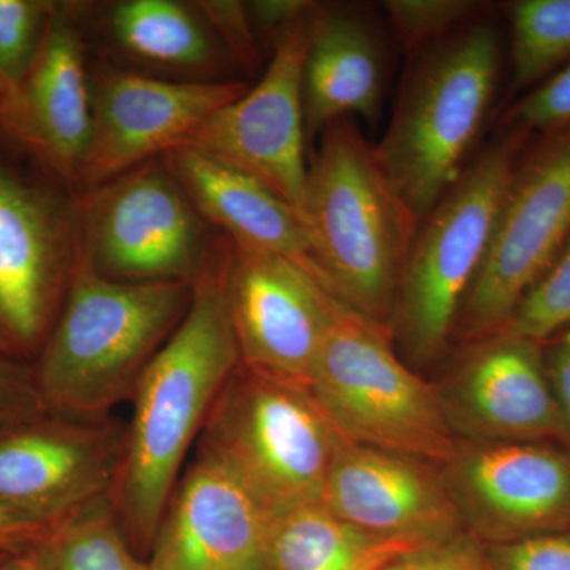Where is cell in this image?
I'll return each mask as SVG.
<instances>
[{"label": "cell", "instance_id": "4", "mask_svg": "<svg viewBox=\"0 0 570 570\" xmlns=\"http://www.w3.org/2000/svg\"><path fill=\"white\" fill-rule=\"evenodd\" d=\"M498 33L464 26L420 51L393 111L377 159L401 200L425 219L460 181L493 102Z\"/></svg>", "mask_w": 570, "mask_h": 570}, {"label": "cell", "instance_id": "36", "mask_svg": "<svg viewBox=\"0 0 570 570\" xmlns=\"http://www.w3.org/2000/svg\"><path fill=\"white\" fill-rule=\"evenodd\" d=\"M55 530L56 528L0 505V553L32 549L50 538Z\"/></svg>", "mask_w": 570, "mask_h": 570}, {"label": "cell", "instance_id": "23", "mask_svg": "<svg viewBox=\"0 0 570 570\" xmlns=\"http://www.w3.org/2000/svg\"><path fill=\"white\" fill-rule=\"evenodd\" d=\"M116 40L138 58L197 69L212 62L213 48L197 18L171 0H130L111 14Z\"/></svg>", "mask_w": 570, "mask_h": 570}, {"label": "cell", "instance_id": "37", "mask_svg": "<svg viewBox=\"0 0 570 570\" xmlns=\"http://www.w3.org/2000/svg\"><path fill=\"white\" fill-rule=\"evenodd\" d=\"M316 3L306 0H258L249 3L250 21L281 33L305 18Z\"/></svg>", "mask_w": 570, "mask_h": 570}, {"label": "cell", "instance_id": "28", "mask_svg": "<svg viewBox=\"0 0 570 570\" xmlns=\"http://www.w3.org/2000/svg\"><path fill=\"white\" fill-rule=\"evenodd\" d=\"M56 3L0 0V67L22 86L36 62Z\"/></svg>", "mask_w": 570, "mask_h": 570}, {"label": "cell", "instance_id": "40", "mask_svg": "<svg viewBox=\"0 0 570 570\" xmlns=\"http://www.w3.org/2000/svg\"><path fill=\"white\" fill-rule=\"evenodd\" d=\"M10 553H0V564H2L3 560L9 557Z\"/></svg>", "mask_w": 570, "mask_h": 570}, {"label": "cell", "instance_id": "26", "mask_svg": "<svg viewBox=\"0 0 570 570\" xmlns=\"http://www.w3.org/2000/svg\"><path fill=\"white\" fill-rule=\"evenodd\" d=\"M570 325V236L557 261L524 295L504 332L546 343Z\"/></svg>", "mask_w": 570, "mask_h": 570}, {"label": "cell", "instance_id": "15", "mask_svg": "<svg viewBox=\"0 0 570 570\" xmlns=\"http://www.w3.org/2000/svg\"><path fill=\"white\" fill-rule=\"evenodd\" d=\"M243 82H179L115 71L92 94V134L80 181L92 189L174 151L209 116L245 96Z\"/></svg>", "mask_w": 570, "mask_h": 570}, {"label": "cell", "instance_id": "1", "mask_svg": "<svg viewBox=\"0 0 570 570\" xmlns=\"http://www.w3.org/2000/svg\"><path fill=\"white\" fill-rule=\"evenodd\" d=\"M242 363L225 299L219 257L193 283L181 324L146 367L134 393L132 422L111 508L124 535L154 542L179 471L220 390Z\"/></svg>", "mask_w": 570, "mask_h": 570}, {"label": "cell", "instance_id": "35", "mask_svg": "<svg viewBox=\"0 0 570 570\" xmlns=\"http://www.w3.org/2000/svg\"><path fill=\"white\" fill-rule=\"evenodd\" d=\"M543 363L557 407L558 442L570 450V325L543 343Z\"/></svg>", "mask_w": 570, "mask_h": 570}, {"label": "cell", "instance_id": "11", "mask_svg": "<svg viewBox=\"0 0 570 570\" xmlns=\"http://www.w3.org/2000/svg\"><path fill=\"white\" fill-rule=\"evenodd\" d=\"M313 10L277 37L262 80L181 145L261 183L302 219L307 183L303 71Z\"/></svg>", "mask_w": 570, "mask_h": 570}, {"label": "cell", "instance_id": "27", "mask_svg": "<svg viewBox=\"0 0 570 570\" xmlns=\"http://www.w3.org/2000/svg\"><path fill=\"white\" fill-rule=\"evenodd\" d=\"M396 40L406 51H422L448 39L471 18L483 3L472 0H387L382 2Z\"/></svg>", "mask_w": 570, "mask_h": 570}, {"label": "cell", "instance_id": "33", "mask_svg": "<svg viewBox=\"0 0 570 570\" xmlns=\"http://www.w3.org/2000/svg\"><path fill=\"white\" fill-rule=\"evenodd\" d=\"M198 9L216 26L232 55L243 66L254 67L258 62L249 11L242 2H198Z\"/></svg>", "mask_w": 570, "mask_h": 570}, {"label": "cell", "instance_id": "20", "mask_svg": "<svg viewBox=\"0 0 570 570\" xmlns=\"http://www.w3.org/2000/svg\"><path fill=\"white\" fill-rule=\"evenodd\" d=\"M385 92V56L370 22L355 11L314 7L303 71L307 135L351 116L377 122Z\"/></svg>", "mask_w": 570, "mask_h": 570}, {"label": "cell", "instance_id": "13", "mask_svg": "<svg viewBox=\"0 0 570 570\" xmlns=\"http://www.w3.org/2000/svg\"><path fill=\"white\" fill-rule=\"evenodd\" d=\"M441 472L468 534L487 546L570 528V450L560 442L460 445Z\"/></svg>", "mask_w": 570, "mask_h": 570}, {"label": "cell", "instance_id": "38", "mask_svg": "<svg viewBox=\"0 0 570 570\" xmlns=\"http://www.w3.org/2000/svg\"><path fill=\"white\" fill-rule=\"evenodd\" d=\"M0 570H51L45 561L39 546L10 553L0 564Z\"/></svg>", "mask_w": 570, "mask_h": 570}, {"label": "cell", "instance_id": "18", "mask_svg": "<svg viewBox=\"0 0 570 570\" xmlns=\"http://www.w3.org/2000/svg\"><path fill=\"white\" fill-rule=\"evenodd\" d=\"M268 509L197 456L176 487L153 542L151 570H272Z\"/></svg>", "mask_w": 570, "mask_h": 570}, {"label": "cell", "instance_id": "12", "mask_svg": "<svg viewBox=\"0 0 570 570\" xmlns=\"http://www.w3.org/2000/svg\"><path fill=\"white\" fill-rule=\"evenodd\" d=\"M126 428L45 414L0 428V505L51 528L110 499Z\"/></svg>", "mask_w": 570, "mask_h": 570}, {"label": "cell", "instance_id": "8", "mask_svg": "<svg viewBox=\"0 0 570 570\" xmlns=\"http://www.w3.org/2000/svg\"><path fill=\"white\" fill-rule=\"evenodd\" d=\"M80 250L97 273L122 283L193 284L214 261L200 214L157 160L92 190L80 213Z\"/></svg>", "mask_w": 570, "mask_h": 570}, {"label": "cell", "instance_id": "30", "mask_svg": "<svg viewBox=\"0 0 570 570\" xmlns=\"http://www.w3.org/2000/svg\"><path fill=\"white\" fill-rule=\"evenodd\" d=\"M490 570H570V528L520 542L487 546Z\"/></svg>", "mask_w": 570, "mask_h": 570}, {"label": "cell", "instance_id": "2", "mask_svg": "<svg viewBox=\"0 0 570 570\" xmlns=\"http://www.w3.org/2000/svg\"><path fill=\"white\" fill-rule=\"evenodd\" d=\"M190 302L193 284L110 279L80 250L36 367L47 411L99 420L132 401L142 373L181 324Z\"/></svg>", "mask_w": 570, "mask_h": 570}, {"label": "cell", "instance_id": "34", "mask_svg": "<svg viewBox=\"0 0 570 570\" xmlns=\"http://www.w3.org/2000/svg\"><path fill=\"white\" fill-rule=\"evenodd\" d=\"M0 132L21 145L26 151L31 153L45 164L43 148L33 126L24 89L11 80L2 67H0Z\"/></svg>", "mask_w": 570, "mask_h": 570}, {"label": "cell", "instance_id": "14", "mask_svg": "<svg viewBox=\"0 0 570 570\" xmlns=\"http://www.w3.org/2000/svg\"><path fill=\"white\" fill-rule=\"evenodd\" d=\"M80 255V214L0 164V330L11 347L43 340Z\"/></svg>", "mask_w": 570, "mask_h": 570}, {"label": "cell", "instance_id": "25", "mask_svg": "<svg viewBox=\"0 0 570 570\" xmlns=\"http://www.w3.org/2000/svg\"><path fill=\"white\" fill-rule=\"evenodd\" d=\"M513 89L530 88L570 58V0L510 6Z\"/></svg>", "mask_w": 570, "mask_h": 570}, {"label": "cell", "instance_id": "10", "mask_svg": "<svg viewBox=\"0 0 570 570\" xmlns=\"http://www.w3.org/2000/svg\"><path fill=\"white\" fill-rule=\"evenodd\" d=\"M219 265L242 365L307 390L344 303L303 266L281 255L230 243Z\"/></svg>", "mask_w": 570, "mask_h": 570}, {"label": "cell", "instance_id": "16", "mask_svg": "<svg viewBox=\"0 0 570 570\" xmlns=\"http://www.w3.org/2000/svg\"><path fill=\"white\" fill-rule=\"evenodd\" d=\"M438 389L450 430L471 445L560 438L543 343L509 333L478 341Z\"/></svg>", "mask_w": 570, "mask_h": 570}, {"label": "cell", "instance_id": "21", "mask_svg": "<svg viewBox=\"0 0 570 570\" xmlns=\"http://www.w3.org/2000/svg\"><path fill=\"white\" fill-rule=\"evenodd\" d=\"M45 164L70 181H80L92 134V96L88 88L80 33L61 6L36 62L22 82Z\"/></svg>", "mask_w": 570, "mask_h": 570}, {"label": "cell", "instance_id": "32", "mask_svg": "<svg viewBox=\"0 0 570 570\" xmlns=\"http://www.w3.org/2000/svg\"><path fill=\"white\" fill-rule=\"evenodd\" d=\"M382 570H490L485 553L478 539L468 532L438 543L411 551L396 558Z\"/></svg>", "mask_w": 570, "mask_h": 570}, {"label": "cell", "instance_id": "5", "mask_svg": "<svg viewBox=\"0 0 570 570\" xmlns=\"http://www.w3.org/2000/svg\"><path fill=\"white\" fill-rule=\"evenodd\" d=\"M527 134L510 129L472 160L412 239L393 307V337L419 363L433 362L456 330L489 253L499 209Z\"/></svg>", "mask_w": 570, "mask_h": 570}, {"label": "cell", "instance_id": "31", "mask_svg": "<svg viewBox=\"0 0 570 570\" xmlns=\"http://www.w3.org/2000/svg\"><path fill=\"white\" fill-rule=\"evenodd\" d=\"M36 370L0 354V428L45 414Z\"/></svg>", "mask_w": 570, "mask_h": 570}, {"label": "cell", "instance_id": "9", "mask_svg": "<svg viewBox=\"0 0 570 570\" xmlns=\"http://www.w3.org/2000/svg\"><path fill=\"white\" fill-rule=\"evenodd\" d=\"M550 134L515 167L489 253L461 309L456 326L474 343L504 332L570 236V126Z\"/></svg>", "mask_w": 570, "mask_h": 570}, {"label": "cell", "instance_id": "39", "mask_svg": "<svg viewBox=\"0 0 570 570\" xmlns=\"http://www.w3.org/2000/svg\"><path fill=\"white\" fill-rule=\"evenodd\" d=\"M11 344L9 340H7L6 335H3L2 330H0V354H10Z\"/></svg>", "mask_w": 570, "mask_h": 570}, {"label": "cell", "instance_id": "3", "mask_svg": "<svg viewBox=\"0 0 570 570\" xmlns=\"http://www.w3.org/2000/svg\"><path fill=\"white\" fill-rule=\"evenodd\" d=\"M303 220L326 291L355 313L390 326L420 220L351 119L322 134L307 167Z\"/></svg>", "mask_w": 570, "mask_h": 570}, {"label": "cell", "instance_id": "17", "mask_svg": "<svg viewBox=\"0 0 570 570\" xmlns=\"http://www.w3.org/2000/svg\"><path fill=\"white\" fill-rule=\"evenodd\" d=\"M433 463L346 442L326 475L324 504L360 530L438 546L463 534V521Z\"/></svg>", "mask_w": 570, "mask_h": 570}, {"label": "cell", "instance_id": "29", "mask_svg": "<svg viewBox=\"0 0 570 570\" xmlns=\"http://www.w3.org/2000/svg\"><path fill=\"white\" fill-rule=\"evenodd\" d=\"M510 129L554 132L570 126V66L535 88L509 112Z\"/></svg>", "mask_w": 570, "mask_h": 570}, {"label": "cell", "instance_id": "19", "mask_svg": "<svg viewBox=\"0 0 570 570\" xmlns=\"http://www.w3.org/2000/svg\"><path fill=\"white\" fill-rule=\"evenodd\" d=\"M164 157L202 219L223 228L230 243L288 258L322 284L305 220L294 208L249 176L194 149L181 146Z\"/></svg>", "mask_w": 570, "mask_h": 570}, {"label": "cell", "instance_id": "6", "mask_svg": "<svg viewBox=\"0 0 570 570\" xmlns=\"http://www.w3.org/2000/svg\"><path fill=\"white\" fill-rule=\"evenodd\" d=\"M392 328L343 305L307 392L347 442L448 463L459 452L438 385L409 370Z\"/></svg>", "mask_w": 570, "mask_h": 570}, {"label": "cell", "instance_id": "24", "mask_svg": "<svg viewBox=\"0 0 570 570\" xmlns=\"http://www.w3.org/2000/svg\"><path fill=\"white\" fill-rule=\"evenodd\" d=\"M39 549L51 570H151L130 551L110 499L56 528Z\"/></svg>", "mask_w": 570, "mask_h": 570}, {"label": "cell", "instance_id": "7", "mask_svg": "<svg viewBox=\"0 0 570 570\" xmlns=\"http://www.w3.org/2000/svg\"><path fill=\"white\" fill-rule=\"evenodd\" d=\"M346 442L307 390L239 363L214 401L197 456L227 471L273 515L324 501L330 466Z\"/></svg>", "mask_w": 570, "mask_h": 570}, {"label": "cell", "instance_id": "22", "mask_svg": "<svg viewBox=\"0 0 570 570\" xmlns=\"http://www.w3.org/2000/svg\"><path fill=\"white\" fill-rule=\"evenodd\" d=\"M419 549L425 547L360 530L324 502L273 513L269 523L272 570H382Z\"/></svg>", "mask_w": 570, "mask_h": 570}]
</instances>
